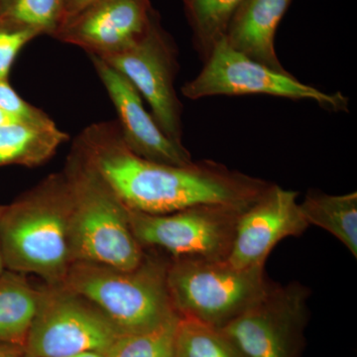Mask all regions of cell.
<instances>
[{
  "instance_id": "obj_19",
  "label": "cell",
  "mask_w": 357,
  "mask_h": 357,
  "mask_svg": "<svg viewBox=\"0 0 357 357\" xmlns=\"http://www.w3.org/2000/svg\"><path fill=\"white\" fill-rule=\"evenodd\" d=\"M175 354L176 357H246L222 328L181 316Z\"/></svg>"
},
{
  "instance_id": "obj_17",
  "label": "cell",
  "mask_w": 357,
  "mask_h": 357,
  "mask_svg": "<svg viewBox=\"0 0 357 357\" xmlns=\"http://www.w3.org/2000/svg\"><path fill=\"white\" fill-rule=\"evenodd\" d=\"M300 210L309 225L330 232L357 257V192L328 195L309 191Z\"/></svg>"
},
{
  "instance_id": "obj_5",
  "label": "cell",
  "mask_w": 357,
  "mask_h": 357,
  "mask_svg": "<svg viewBox=\"0 0 357 357\" xmlns=\"http://www.w3.org/2000/svg\"><path fill=\"white\" fill-rule=\"evenodd\" d=\"M271 285L265 268L239 269L227 258H172L167 267V287L178 316L217 328L236 318Z\"/></svg>"
},
{
  "instance_id": "obj_26",
  "label": "cell",
  "mask_w": 357,
  "mask_h": 357,
  "mask_svg": "<svg viewBox=\"0 0 357 357\" xmlns=\"http://www.w3.org/2000/svg\"><path fill=\"white\" fill-rule=\"evenodd\" d=\"M70 357H107V354L100 351H84Z\"/></svg>"
},
{
  "instance_id": "obj_27",
  "label": "cell",
  "mask_w": 357,
  "mask_h": 357,
  "mask_svg": "<svg viewBox=\"0 0 357 357\" xmlns=\"http://www.w3.org/2000/svg\"><path fill=\"white\" fill-rule=\"evenodd\" d=\"M4 208H6V206H0V218H1L2 213H3ZM3 271V262H2L1 252H0V274Z\"/></svg>"
},
{
  "instance_id": "obj_23",
  "label": "cell",
  "mask_w": 357,
  "mask_h": 357,
  "mask_svg": "<svg viewBox=\"0 0 357 357\" xmlns=\"http://www.w3.org/2000/svg\"><path fill=\"white\" fill-rule=\"evenodd\" d=\"M0 110L16 122L37 126L55 123L43 110L23 100L9 83V79H0Z\"/></svg>"
},
{
  "instance_id": "obj_1",
  "label": "cell",
  "mask_w": 357,
  "mask_h": 357,
  "mask_svg": "<svg viewBox=\"0 0 357 357\" xmlns=\"http://www.w3.org/2000/svg\"><path fill=\"white\" fill-rule=\"evenodd\" d=\"M129 210L165 215L203 204L248 206L271 183L211 160L173 166L134 154L116 121L91 124L75 140Z\"/></svg>"
},
{
  "instance_id": "obj_25",
  "label": "cell",
  "mask_w": 357,
  "mask_h": 357,
  "mask_svg": "<svg viewBox=\"0 0 357 357\" xmlns=\"http://www.w3.org/2000/svg\"><path fill=\"white\" fill-rule=\"evenodd\" d=\"M0 357H23L22 349L13 345L0 344Z\"/></svg>"
},
{
  "instance_id": "obj_13",
  "label": "cell",
  "mask_w": 357,
  "mask_h": 357,
  "mask_svg": "<svg viewBox=\"0 0 357 357\" xmlns=\"http://www.w3.org/2000/svg\"><path fill=\"white\" fill-rule=\"evenodd\" d=\"M89 58L114 105L119 116L116 121L129 149L142 158L166 165L192 163L189 150L163 132L151 112L145 109L142 96L132 84L102 59L93 55Z\"/></svg>"
},
{
  "instance_id": "obj_15",
  "label": "cell",
  "mask_w": 357,
  "mask_h": 357,
  "mask_svg": "<svg viewBox=\"0 0 357 357\" xmlns=\"http://www.w3.org/2000/svg\"><path fill=\"white\" fill-rule=\"evenodd\" d=\"M69 135L56 126L22 122L0 124V167H38L48 162Z\"/></svg>"
},
{
  "instance_id": "obj_8",
  "label": "cell",
  "mask_w": 357,
  "mask_h": 357,
  "mask_svg": "<svg viewBox=\"0 0 357 357\" xmlns=\"http://www.w3.org/2000/svg\"><path fill=\"white\" fill-rule=\"evenodd\" d=\"M311 291L299 282L269 289L222 330L246 357H301Z\"/></svg>"
},
{
  "instance_id": "obj_16",
  "label": "cell",
  "mask_w": 357,
  "mask_h": 357,
  "mask_svg": "<svg viewBox=\"0 0 357 357\" xmlns=\"http://www.w3.org/2000/svg\"><path fill=\"white\" fill-rule=\"evenodd\" d=\"M39 290L23 274H0V344L22 349L38 307Z\"/></svg>"
},
{
  "instance_id": "obj_11",
  "label": "cell",
  "mask_w": 357,
  "mask_h": 357,
  "mask_svg": "<svg viewBox=\"0 0 357 357\" xmlns=\"http://www.w3.org/2000/svg\"><path fill=\"white\" fill-rule=\"evenodd\" d=\"M299 192L269 187L243 211L227 259L239 269L265 268L268 256L283 239L309 229L298 202Z\"/></svg>"
},
{
  "instance_id": "obj_3",
  "label": "cell",
  "mask_w": 357,
  "mask_h": 357,
  "mask_svg": "<svg viewBox=\"0 0 357 357\" xmlns=\"http://www.w3.org/2000/svg\"><path fill=\"white\" fill-rule=\"evenodd\" d=\"M64 172L70 192V243L75 262L121 270L139 266L146 253L134 236L128 208L76 143Z\"/></svg>"
},
{
  "instance_id": "obj_9",
  "label": "cell",
  "mask_w": 357,
  "mask_h": 357,
  "mask_svg": "<svg viewBox=\"0 0 357 357\" xmlns=\"http://www.w3.org/2000/svg\"><path fill=\"white\" fill-rule=\"evenodd\" d=\"M248 206L203 204L165 215L128 208L129 222L142 248L162 249L172 258L225 259L238 218Z\"/></svg>"
},
{
  "instance_id": "obj_10",
  "label": "cell",
  "mask_w": 357,
  "mask_h": 357,
  "mask_svg": "<svg viewBox=\"0 0 357 357\" xmlns=\"http://www.w3.org/2000/svg\"><path fill=\"white\" fill-rule=\"evenodd\" d=\"M100 59L137 89L163 132L175 142L183 143V105L175 89L178 50L162 27L159 14L139 41L126 50Z\"/></svg>"
},
{
  "instance_id": "obj_24",
  "label": "cell",
  "mask_w": 357,
  "mask_h": 357,
  "mask_svg": "<svg viewBox=\"0 0 357 357\" xmlns=\"http://www.w3.org/2000/svg\"><path fill=\"white\" fill-rule=\"evenodd\" d=\"M96 1H98V0H65L64 21ZM64 21H63V23H64Z\"/></svg>"
},
{
  "instance_id": "obj_22",
  "label": "cell",
  "mask_w": 357,
  "mask_h": 357,
  "mask_svg": "<svg viewBox=\"0 0 357 357\" xmlns=\"http://www.w3.org/2000/svg\"><path fill=\"white\" fill-rule=\"evenodd\" d=\"M39 36L35 30L0 18V79H9L21 50Z\"/></svg>"
},
{
  "instance_id": "obj_7",
  "label": "cell",
  "mask_w": 357,
  "mask_h": 357,
  "mask_svg": "<svg viewBox=\"0 0 357 357\" xmlns=\"http://www.w3.org/2000/svg\"><path fill=\"white\" fill-rule=\"evenodd\" d=\"M121 333L100 310L63 284L39 290L23 357H70L105 352Z\"/></svg>"
},
{
  "instance_id": "obj_29",
  "label": "cell",
  "mask_w": 357,
  "mask_h": 357,
  "mask_svg": "<svg viewBox=\"0 0 357 357\" xmlns=\"http://www.w3.org/2000/svg\"><path fill=\"white\" fill-rule=\"evenodd\" d=\"M2 2H3V0H0V6H1Z\"/></svg>"
},
{
  "instance_id": "obj_18",
  "label": "cell",
  "mask_w": 357,
  "mask_h": 357,
  "mask_svg": "<svg viewBox=\"0 0 357 357\" xmlns=\"http://www.w3.org/2000/svg\"><path fill=\"white\" fill-rule=\"evenodd\" d=\"M188 22L191 26L195 48L206 60L227 28L244 0H183Z\"/></svg>"
},
{
  "instance_id": "obj_21",
  "label": "cell",
  "mask_w": 357,
  "mask_h": 357,
  "mask_svg": "<svg viewBox=\"0 0 357 357\" xmlns=\"http://www.w3.org/2000/svg\"><path fill=\"white\" fill-rule=\"evenodd\" d=\"M65 0H3L0 18L53 37L64 21Z\"/></svg>"
},
{
  "instance_id": "obj_12",
  "label": "cell",
  "mask_w": 357,
  "mask_h": 357,
  "mask_svg": "<svg viewBox=\"0 0 357 357\" xmlns=\"http://www.w3.org/2000/svg\"><path fill=\"white\" fill-rule=\"evenodd\" d=\"M156 14L150 0H98L65 20L53 38L107 57L139 41Z\"/></svg>"
},
{
  "instance_id": "obj_20",
  "label": "cell",
  "mask_w": 357,
  "mask_h": 357,
  "mask_svg": "<svg viewBox=\"0 0 357 357\" xmlns=\"http://www.w3.org/2000/svg\"><path fill=\"white\" fill-rule=\"evenodd\" d=\"M180 316L145 332L124 333L105 352L107 357H176V332Z\"/></svg>"
},
{
  "instance_id": "obj_6",
  "label": "cell",
  "mask_w": 357,
  "mask_h": 357,
  "mask_svg": "<svg viewBox=\"0 0 357 357\" xmlns=\"http://www.w3.org/2000/svg\"><path fill=\"white\" fill-rule=\"evenodd\" d=\"M198 76L182 86L190 100L215 96H270L294 100H314L331 112H347L349 98L328 93L249 58L222 38L211 49Z\"/></svg>"
},
{
  "instance_id": "obj_4",
  "label": "cell",
  "mask_w": 357,
  "mask_h": 357,
  "mask_svg": "<svg viewBox=\"0 0 357 357\" xmlns=\"http://www.w3.org/2000/svg\"><path fill=\"white\" fill-rule=\"evenodd\" d=\"M168 262L145 256L131 270L76 261L63 285L95 305L121 335L145 332L178 316L167 287Z\"/></svg>"
},
{
  "instance_id": "obj_14",
  "label": "cell",
  "mask_w": 357,
  "mask_h": 357,
  "mask_svg": "<svg viewBox=\"0 0 357 357\" xmlns=\"http://www.w3.org/2000/svg\"><path fill=\"white\" fill-rule=\"evenodd\" d=\"M291 1L244 0L230 21L225 38L249 58L279 72H288L277 56L275 36Z\"/></svg>"
},
{
  "instance_id": "obj_28",
  "label": "cell",
  "mask_w": 357,
  "mask_h": 357,
  "mask_svg": "<svg viewBox=\"0 0 357 357\" xmlns=\"http://www.w3.org/2000/svg\"><path fill=\"white\" fill-rule=\"evenodd\" d=\"M13 121H11L9 117H7L6 114H3V112L0 110V124L7 123V122H13Z\"/></svg>"
},
{
  "instance_id": "obj_2",
  "label": "cell",
  "mask_w": 357,
  "mask_h": 357,
  "mask_svg": "<svg viewBox=\"0 0 357 357\" xmlns=\"http://www.w3.org/2000/svg\"><path fill=\"white\" fill-rule=\"evenodd\" d=\"M70 192L64 171L6 206L0 218L4 269L35 274L58 285L75 262L70 243Z\"/></svg>"
}]
</instances>
